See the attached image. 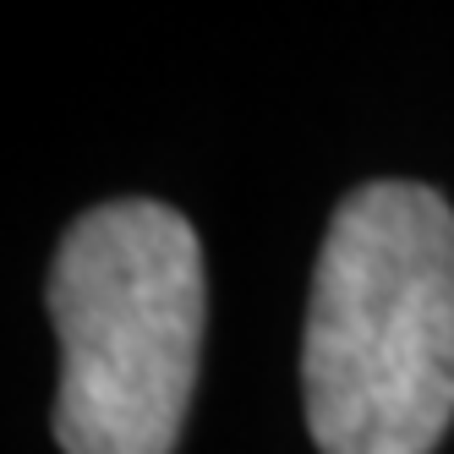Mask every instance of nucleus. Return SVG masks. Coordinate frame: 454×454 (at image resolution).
Here are the masks:
<instances>
[{"label": "nucleus", "mask_w": 454, "mask_h": 454, "mask_svg": "<svg viewBox=\"0 0 454 454\" xmlns=\"http://www.w3.org/2000/svg\"><path fill=\"white\" fill-rule=\"evenodd\" d=\"M323 454H433L454 421V208L372 181L334 208L301 340Z\"/></svg>", "instance_id": "f257e3e1"}, {"label": "nucleus", "mask_w": 454, "mask_h": 454, "mask_svg": "<svg viewBox=\"0 0 454 454\" xmlns=\"http://www.w3.org/2000/svg\"><path fill=\"white\" fill-rule=\"evenodd\" d=\"M55 443L67 454H176L203 350V247L153 198L88 208L55 247Z\"/></svg>", "instance_id": "f03ea898"}]
</instances>
